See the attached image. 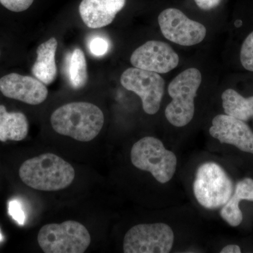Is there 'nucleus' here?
Segmentation results:
<instances>
[{
    "label": "nucleus",
    "instance_id": "obj_1",
    "mask_svg": "<svg viewBox=\"0 0 253 253\" xmlns=\"http://www.w3.org/2000/svg\"><path fill=\"white\" fill-rule=\"evenodd\" d=\"M50 121L58 134L82 142H89L99 135L102 129L104 116L96 105L73 102L55 110Z\"/></svg>",
    "mask_w": 253,
    "mask_h": 253
},
{
    "label": "nucleus",
    "instance_id": "obj_2",
    "mask_svg": "<svg viewBox=\"0 0 253 253\" xmlns=\"http://www.w3.org/2000/svg\"><path fill=\"white\" fill-rule=\"evenodd\" d=\"M19 176L32 189L56 191L71 185L76 172L63 158L53 154H44L25 161L20 168Z\"/></svg>",
    "mask_w": 253,
    "mask_h": 253
},
{
    "label": "nucleus",
    "instance_id": "obj_3",
    "mask_svg": "<svg viewBox=\"0 0 253 253\" xmlns=\"http://www.w3.org/2000/svg\"><path fill=\"white\" fill-rule=\"evenodd\" d=\"M130 158L134 167L149 172L161 184L171 181L177 167L175 154L154 136H145L134 143Z\"/></svg>",
    "mask_w": 253,
    "mask_h": 253
},
{
    "label": "nucleus",
    "instance_id": "obj_4",
    "mask_svg": "<svg viewBox=\"0 0 253 253\" xmlns=\"http://www.w3.org/2000/svg\"><path fill=\"white\" fill-rule=\"evenodd\" d=\"M202 82L196 68L183 71L168 86V94L172 100L166 107L165 115L168 122L176 127L187 126L194 116V99Z\"/></svg>",
    "mask_w": 253,
    "mask_h": 253
},
{
    "label": "nucleus",
    "instance_id": "obj_5",
    "mask_svg": "<svg viewBox=\"0 0 253 253\" xmlns=\"http://www.w3.org/2000/svg\"><path fill=\"white\" fill-rule=\"evenodd\" d=\"M234 191L232 180L217 163L206 162L198 168L193 191L196 201L203 208L212 211L223 207Z\"/></svg>",
    "mask_w": 253,
    "mask_h": 253
},
{
    "label": "nucleus",
    "instance_id": "obj_6",
    "mask_svg": "<svg viewBox=\"0 0 253 253\" xmlns=\"http://www.w3.org/2000/svg\"><path fill=\"white\" fill-rule=\"evenodd\" d=\"M38 242L45 253H83L90 245L91 236L81 223L68 220L42 226Z\"/></svg>",
    "mask_w": 253,
    "mask_h": 253
},
{
    "label": "nucleus",
    "instance_id": "obj_7",
    "mask_svg": "<svg viewBox=\"0 0 253 253\" xmlns=\"http://www.w3.org/2000/svg\"><path fill=\"white\" fill-rule=\"evenodd\" d=\"M174 234L163 222L139 224L128 230L123 239L125 253H168L172 251Z\"/></svg>",
    "mask_w": 253,
    "mask_h": 253
},
{
    "label": "nucleus",
    "instance_id": "obj_8",
    "mask_svg": "<svg viewBox=\"0 0 253 253\" xmlns=\"http://www.w3.org/2000/svg\"><path fill=\"white\" fill-rule=\"evenodd\" d=\"M121 83L123 87L141 98L145 113L149 115L158 113L165 89L164 80L158 73L129 68L123 73Z\"/></svg>",
    "mask_w": 253,
    "mask_h": 253
},
{
    "label": "nucleus",
    "instance_id": "obj_9",
    "mask_svg": "<svg viewBox=\"0 0 253 253\" xmlns=\"http://www.w3.org/2000/svg\"><path fill=\"white\" fill-rule=\"evenodd\" d=\"M158 23L166 39L181 46L199 44L207 33L204 25L190 19L180 10L174 8L163 11L158 16Z\"/></svg>",
    "mask_w": 253,
    "mask_h": 253
},
{
    "label": "nucleus",
    "instance_id": "obj_10",
    "mask_svg": "<svg viewBox=\"0 0 253 253\" xmlns=\"http://www.w3.org/2000/svg\"><path fill=\"white\" fill-rule=\"evenodd\" d=\"M130 62L134 67L161 74L174 69L179 64V58L167 43L151 41L133 52Z\"/></svg>",
    "mask_w": 253,
    "mask_h": 253
},
{
    "label": "nucleus",
    "instance_id": "obj_11",
    "mask_svg": "<svg viewBox=\"0 0 253 253\" xmlns=\"http://www.w3.org/2000/svg\"><path fill=\"white\" fill-rule=\"evenodd\" d=\"M209 133L221 144L233 145L253 154V131L244 121L226 114L218 115L213 118Z\"/></svg>",
    "mask_w": 253,
    "mask_h": 253
},
{
    "label": "nucleus",
    "instance_id": "obj_12",
    "mask_svg": "<svg viewBox=\"0 0 253 253\" xmlns=\"http://www.w3.org/2000/svg\"><path fill=\"white\" fill-rule=\"evenodd\" d=\"M0 91L6 97L30 105H38L48 96L46 84L36 78L10 73L0 78Z\"/></svg>",
    "mask_w": 253,
    "mask_h": 253
},
{
    "label": "nucleus",
    "instance_id": "obj_13",
    "mask_svg": "<svg viewBox=\"0 0 253 253\" xmlns=\"http://www.w3.org/2000/svg\"><path fill=\"white\" fill-rule=\"evenodd\" d=\"M126 0H83L79 6L82 20L87 27L109 26L124 8Z\"/></svg>",
    "mask_w": 253,
    "mask_h": 253
},
{
    "label": "nucleus",
    "instance_id": "obj_14",
    "mask_svg": "<svg viewBox=\"0 0 253 253\" xmlns=\"http://www.w3.org/2000/svg\"><path fill=\"white\" fill-rule=\"evenodd\" d=\"M58 42L51 38L38 46L37 60L32 68V73L37 79L46 85L51 84L57 76L56 56Z\"/></svg>",
    "mask_w": 253,
    "mask_h": 253
},
{
    "label": "nucleus",
    "instance_id": "obj_15",
    "mask_svg": "<svg viewBox=\"0 0 253 253\" xmlns=\"http://www.w3.org/2000/svg\"><path fill=\"white\" fill-rule=\"evenodd\" d=\"M241 201H253V179L245 178L236 184L234 193L227 203L221 207V217L231 226H238L243 221L239 208Z\"/></svg>",
    "mask_w": 253,
    "mask_h": 253
},
{
    "label": "nucleus",
    "instance_id": "obj_16",
    "mask_svg": "<svg viewBox=\"0 0 253 253\" xmlns=\"http://www.w3.org/2000/svg\"><path fill=\"white\" fill-rule=\"evenodd\" d=\"M28 130V119L23 113H9L4 105H0V141L23 140Z\"/></svg>",
    "mask_w": 253,
    "mask_h": 253
},
{
    "label": "nucleus",
    "instance_id": "obj_17",
    "mask_svg": "<svg viewBox=\"0 0 253 253\" xmlns=\"http://www.w3.org/2000/svg\"><path fill=\"white\" fill-rule=\"evenodd\" d=\"M224 113L241 121H249L253 118V96L244 98L237 91L228 89L221 95Z\"/></svg>",
    "mask_w": 253,
    "mask_h": 253
},
{
    "label": "nucleus",
    "instance_id": "obj_18",
    "mask_svg": "<svg viewBox=\"0 0 253 253\" xmlns=\"http://www.w3.org/2000/svg\"><path fill=\"white\" fill-rule=\"evenodd\" d=\"M68 75L71 85L81 89L88 81L87 65L83 50L76 48L68 59Z\"/></svg>",
    "mask_w": 253,
    "mask_h": 253
},
{
    "label": "nucleus",
    "instance_id": "obj_19",
    "mask_svg": "<svg viewBox=\"0 0 253 253\" xmlns=\"http://www.w3.org/2000/svg\"><path fill=\"white\" fill-rule=\"evenodd\" d=\"M241 62L245 69L253 72V31L243 43L241 50Z\"/></svg>",
    "mask_w": 253,
    "mask_h": 253
},
{
    "label": "nucleus",
    "instance_id": "obj_20",
    "mask_svg": "<svg viewBox=\"0 0 253 253\" xmlns=\"http://www.w3.org/2000/svg\"><path fill=\"white\" fill-rule=\"evenodd\" d=\"M91 54L96 56H102L108 52L109 44L104 38L96 37L93 38L89 44Z\"/></svg>",
    "mask_w": 253,
    "mask_h": 253
},
{
    "label": "nucleus",
    "instance_id": "obj_21",
    "mask_svg": "<svg viewBox=\"0 0 253 253\" xmlns=\"http://www.w3.org/2000/svg\"><path fill=\"white\" fill-rule=\"evenodd\" d=\"M34 0H0L5 8L14 12L26 11L31 6Z\"/></svg>",
    "mask_w": 253,
    "mask_h": 253
},
{
    "label": "nucleus",
    "instance_id": "obj_22",
    "mask_svg": "<svg viewBox=\"0 0 253 253\" xmlns=\"http://www.w3.org/2000/svg\"><path fill=\"white\" fill-rule=\"evenodd\" d=\"M9 214L15 221H17L18 224L23 225L25 222L24 211H23L22 206L20 204L19 201L16 200H13L10 201L9 204Z\"/></svg>",
    "mask_w": 253,
    "mask_h": 253
},
{
    "label": "nucleus",
    "instance_id": "obj_23",
    "mask_svg": "<svg viewBox=\"0 0 253 253\" xmlns=\"http://www.w3.org/2000/svg\"><path fill=\"white\" fill-rule=\"evenodd\" d=\"M196 4L200 9L203 10H211L217 7L221 0H194Z\"/></svg>",
    "mask_w": 253,
    "mask_h": 253
},
{
    "label": "nucleus",
    "instance_id": "obj_24",
    "mask_svg": "<svg viewBox=\"0 0 253 253\" xmlns=\"http://www.w3.org/2000/svg\"><path fill=\"white\" fill-rule=\"evenodd\" d=\"M221 253H241V248L238 245H228L221 250Z\"/></svg>",
    "mask_w": 253,
    "mask_h": 253
},
{
    "label": "nucleus",
    "instance_id": "obj_25",
    "mask_svg": "<svg viewBox=\"0 0 253 253\" xmlns=\"http://www.w3.org/2000/svg\"><path fill=\"white\" fill-rule=\"evenodd\" d=\"M2 239H3L2 235H1V232H0V241H1V240H2Z\"/></svg>",
    "mask_w": 253,
    "mask_h": 253
},
{
    "label": "nucleus",
    "instance_id": "obj_26",
    "mask_svg": "<svg viewBox=\"0 0 253 253\" xmlns=\"http://www.w3.org/2000/svg\"><path fill=\"white\" fill-rule=\"evenodd\" d=\"M0 55H1V53H0Z\"/></svg>",
    "mask_w": 253,
    "mask_h": 253
}]
</instances>
